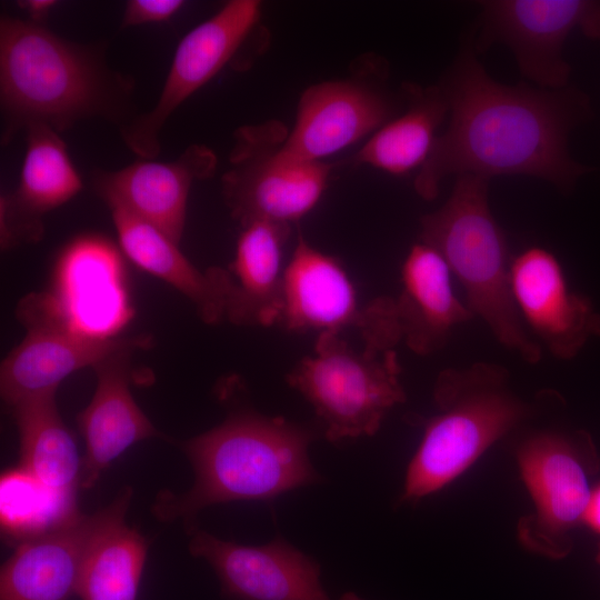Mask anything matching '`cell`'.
Here are the masks:
<instances>
[{
    "label": "cell",
    "mask_w": 600,
    "mask_h": 600,
    "mask_svg": "<svg viewBox=\"0 0 600 600\" xmlns=\"http://www.w3.org/2000/svg\"><path fill=\"white\" fill-rule=\"evenodd\" d=\"M54 398L50 393L12 407L20 438L19 466L50 489L76 493L82 458Z\"/></svg>",
    "instance_id": "cell-25"
},
{
    "label": "cell",
    "mask_w": 600,
    "mask_h": 600,
    "mask_svg": "<svg viewBox=\"0 0 600 600\" xmlns=\"http://www.w3.org/2000/svg\"><path fill=\"white\" fill-rule=\"evenodd\" d=\"M440 86L449 122L414 178L421 198L434 199L449 174L529 176L569 193L594 170L568 149L570 132L592 111L588 94L577 87L497 82L478 60L471 34Z\"/></svg>",
    "instance_id": "cell-1"
},
{
    "label": "cell",
    "mask_w": 600,
    "mask_h": 600,
    "mask_svg": "<svg viewBox=\"0 0 600 600\" xmlns=\"http://www.w3.org/2000/svg\"><path fill=\"white\" fill-rule=\"evenodd\" d=\"M582 523L592 531L600 533V482L591 489Z\"/></svg>",
    "instance_id": "cell-29"
},
{
    "label": "cell",
    "mask_w": 600,
    "mask_h": 600,
    "mask_svg": "<svg viewBox=\"0 0 600 600\" xmlns=\"http://www.w3.org/2000/svg\"><path fill=\"white\" fill-rule=\"evenodd\" d=\"M122 509L103 528L83 563L77 593L81 600H137L148 541L126 521Z\"/></svg>",
    "instance_id": "cell-26"
},
{
    "label": "cell",
    "mask_w": 600,
    "mask_h": 600,
    "mask_svg": "<svg viewBox=\"0 0 600 600\" xmlns=\"http://www.w3.org/2000/svg\"><path fill=\"white\" fill-rule=\"evenodd\" d=\"M517 458L534 506L520 519L518 539L532 552L564 558L572 549V530L582 523L589 477L598 469L594 446L584 432L543 431L527 438Z\"/></svg>",
    "instance_id": "cell-7"
},
{
    "label": "cell",
    "mask_w": 600,
    "mask_h": 600,
    "mask_svg": "<svg viewBox=\"0 0 600 600\" xmlns=\"http://www.w3.org/2000/svg\"><path fill=\"white\" fill-rule=\"evenodd\" d=\"M110 211L122 254L181 292L206 323L226 318L232 286L229 270L214 267L200 271L180 251L179 243L161 230L122 209Z\"/></svg>",
    "instance_id": "cell-22"
},
{
    "label": "cell",
    "mask_w": 600,
    "mask_h": 600,
    "mask_svg": "<svg viewBox=\"0 0 600 600\" xmlns=\"http://www.w3.org/2000/svg\"><path fill=\"white\" fill-rule=\"evenodd\" d=\"M27 150L17 190L1 199V244L34 241L41 218L76 197L82 181L58 131L44 124L27 129Z\"/></svg>",
    "instance_id": "cell-20"
},
{
    "label": "cell",
    "mask_w": 600,
    "mask_h": 600,
    "mask_svg": "<svg viewBox=\"0 0 600 600\" xmlns=\"http://www.w3.org/2000/svg\"><path fill=\"white\" fill-rule=\"evenodd\" d=\"M261 17V2L231 0L179 42L153 109L120 128L122 140L140 159L160 152V131L169 117L244 49Z\"/></svg>",
    "instance_id": "cell-10"
},
{
    "label": "cell",
    "mask_w": 600,
    "mask_h": 600,
    "mask_svg": "<svg viewBox=\"0 0 600 600\" xmlns=\"http://www.w3.org/2000/svg\"><path fill=\"white\" fill-rule=\"evenodd\" d=\"M479 29L471 33L474 49L507 46L521 74L538 88L569 86L571 68L562 50L576 30L600 40V1L489 0L481 1Z\"/></svg>",
    "instance_id": "cell-9"
},
{
    "label": "cell",
    "mask_w": 600,
    "mask_h": 600,
    "mask_svg": "<svg viewBox=\"0 0 600 600\" xmlns=\"http://www.w3.org/2000/svg\"><path fill=\"white\" fill-rule=\"evenodd\" d=\"M393 103L377 87L353 80L326 81L300 97L294 124L279 146L290 159L321 162L391 119Z\"/></svg>",
    "instance_id": "cell-17"
},
{
    "label": "cell",
    "mask_w": 600,
    "mask_h": 600,
    "mask_svg": "<svg viewBox=\"0 0 600 600\" xmlns=\"http://www.w3.org/2000/svg\"><path fill=\"white\" fill-rule=\"evenodd\" d=\"M433 403L436 413L426 420L407 469L404 501H418L452 482L531 413L510 389L507 370L491 362L441 371Z\"/></svg>",
    "instance_id": "cell-5"
},
{
    "label": "cell",
    "mask_w": 600,
    "mask_h": 600,
    "mask_svg": "<svg viewBox=\"0 0 600 600\" xmlns=\"http://www.w3.org/2000/svg\"><path fill=\"white\" fill-rule=\"evenodd\" d=\"M122 252L107 238L84 234L60 253L53 289L46 296L74 332L97 340L119 338L133 316Z\"/></svg>",
    "instance_id": "cell-11"
},
{
    "label": "cell",
    "mask_w": 600,
    "mask_h": 600,
    "mask_svg": "<svg viewBox=\"0 0 600 600\" xmlns=\"http://www.w3.org/2000/svg\"><path fill=\"white\" fill-rule=\"evenodd\" d=\"M394 303L402 341L421 356L442 349L454 328L474 317L458 298L444 258L423 241L413 244L403 260Z\"/></svg>",
    "instance_id": "cell-21"
},
{
    "label": "cell",
    "mask_w": 600,
    "mask_h": 600,
    "mask_svg": "<svg viewBox=\"0 0 600 600\" xmlns=\"http://www.w3.org/2000/svg\"><path fill=\"white\" fill-rule=\"evenodd\" d=\"M18 317L27 328L23 340L2 361L0 390L10 406L56 393L71 373L94 367L127 338L97 340L71 330L44 292L21 300Z\"/></svg>",
    "instance_id": "cell-13"
},
{
    "label": "cell",
    "mask_w": 600,
    "mask_h": 600,
    "mask_svg": "<svg viewBox=\"0 0 600 600\" xmlns=\"http://www.w3.org/2000/svg\"><path fill=\"white\" fill-rule=\"evenodd\" d=\"M489 181L460 174L447 201L421 219V241L447 261L466 303L496 339L529 363L541 358L539 342L524 327L510 286L512 257L489 206Z\"/></svg>",
    "instance_id": "cell-4"
},
{
    "label": "cell",
    "mask_w": 600,
    "mask_h": 600,
    "mask_svg": "<svg viewBox=\"0 0 600 600\" xmlns=\"http://www.w3.org/2000/svg\"><path fill=\"white\" fill-rule=\"evenodd\" d=\"M146 339L127 338L122 346L93 367L97 388L77 422L86 443L80 488L90 489L128 448L163 437L136 403L130 390V357Z\"/></svg>",
    "instance_id": "cell-19"
},
{
    "label": "cell",
    "mask_w": 600,
    "mask_h": 600,
    "mask_svg": "<svg viewBox=\"0 0 600 600\" xmlns=\"http://www.w3.org/2000/svg\"><path fill=\"white\" fill-rule=\"evenodd\" d=\"M408 107L367 140L356 160L392 176H404L423 166L438 138L437 131L449 114L442 87L408 84Z\"/></svg>",
    "instance_id": "cell-24"
},
{
    "label": "cell",
    "mask_w": 600,
    "mask_h": 600,
    "mask_svg": "<svg viewBox=\"0 0 600 600\" xmlns=\"http://www.w3.org/2000/svg\"><path fill=\"white\" fill-rule=\"evenodd\" d=\"M79 513L76 493L48 488L20 466L0 478V522L16 544L48 532Z\"/></svg>",
    "instance_id": "cell-27"
},
{
    "label": "cell",
    "mask_w": 600,
    "mask_h": 600,
    "mask_svg": "<svg viewBox=\"0 0 600 600\" xmlns=\"http://www.w3.org/2000/svg\"><path fill=\"white\" fill-rule=\"evenodd\" d=\"M510 286L524 327L556 358L572 359L600 337V314L587 297L570 290L551 251L533 246L513 257Z\"/></svg>",
    "instance_id": "cell-16"
},
{
    "label": "cell",
    "mask_w": 600,
    "mask_h": 600,
    "mask_svg": "<svg viewBox=\"0 0 600 600\" xmlns=\"http://www.w3.org/2000/svg\"><path fill=\"white\" fill-rule=\"evenodd\" d=\"M393 311L394 299L389 297L360 304L341 263L299 236L284 268L279 326L318 334L354 328L362 337L380 328Z\"/></svg>",
    "instance_id": "cell-12"
},
{
    "label": "cell",
    "mask_w": 600,
    "mask_h": 600,
    "mask_svg": "<svg viewBox=\"0 0 600 600\" xmlns=\"http://www.w3.org/2000/svg\"><path fill=\"white\" fill-rule=\"evenodd\" d=\"M216 166L211 149L192 144L173 161L139 159L116 171L97 172L94 184L109 208L122 209L180 243L191 186L211 177Z\"/></svg>",
    "instance_id": "cell-18"
},
{
    "label": "cell",
    "mask_w": 600,
    "mask_h": 600,
    "mask_svg": "<svg viewBox=\"0 0 600 600\" xmlns=\"http://www.w3.org/2000/svg\"><path fill=\"white\" fill-rule=\"evenodd\" d=\"M339 600H363L353 592H347L340 597Z\"/></svg>",
    "instance_id": "cell-31"
},
{
    "label": "cell",
    "mask_w": 600,
    "mask_h": 600,
    "mask_svg": "<svg viewBox=\"0 0 600 600\" xmlns=\"http://www.w3.org/2000/svg\"><path fill=\"white\" fill-rule=\"evenodd\" d=\"M183 6L181 0H130L123 11L121 28L168 21Z\"/></svg>",
    "instance_id": "cell-28"
},
{
    "label": "cell",
    "mask_w": 600,
    "mask_h": 600,
    "mask_svg": "<svg viewBox=\"0 0 600 600\" xmlns=\"http://www.w3.org/2000/svg\"><path fill=\"white\" fill-rule=\"evenodd\" d=\"M18 6L30 16V21L42 23L50 11L57 6L54 0H26L18 1Z\"/></svg>",
    "instance_id": "cell-30"
},
{
    "label": "cell",
    "mask_w": 600,
    "mask_h": 600,
    "mask_svg": "<svg viewBox=\"0 0 600 600\" xmlns=\"http://www.w3.org/2000/svg\"><path fill=\"white\" fill-rule=\"evenodd\" d=\"M286 134L271 124L241 128L222 187L232 217L241 226L269 221L290 226L309 213L327 188L331 167L297 161L279 152Z\"/></svg>",
    "instance_id": "cell-8"
},
{
    "label": "cell",
    "mask_w": 600,
    "mask_h": 600,
    "mask_svg": "<svg viewBox=\"0 0 600 600\" xmlns=\"http://www.w3.org/2000/svg\"><path fill=\"white\" fill-rule=\"evenodd\" d=\"M130 487L92 514L77 513L63 524L17 544L0 573V600H68L77 593L83 563L103 528L129 508Z\"/></svg>",
    "instance_id": "cell-14"
},
{
    "label": "cell",
    "mask_w": 600,
    "mask_h": 600,
    "mask_svg": "<svg viewBox=\"0 0 600 600\" xmlns=\"http://www.w3.org/2000/svg\"><path fill=\"white\" fill-rule=\"evenodd\" d=\"M189 551L216 571L233 600H330L320 567L281 536L262 546H243L199 530Z\"/></svg>",
    "instance_id": "cell-15"
},
{
    "label": "cell",
    "mask_w": 600,
    "mask_h": 600,
    "mask_svg": "<svg viewBox=\"0 0 600 600\" xmlns=\"http://www.w3.org/2000/svg\"><path fill=\"white\" fill-rule=\"evenodd\" d=\"M133 83L112 71L100 48L64 40L30 20L0 22V101L2 140L20 129L44 124L58 132L77 121L120 120Z\"/></svg>",
    "instance_id": "cell-2"
},
{
    "label": "cell",
    "mask_w": 600,
    "mask_h": 600,
    "mask_svg": "<svg viewBox=\"0 0 600 600\" xmlns=\"http://www.w3.org/2000/svg\"><path fill=\"white\" fill-rule=\"evenodd\" d=\"M316 431L252 410L231 413L221 424L181 442L194 472L192 487L160 491L152 514L160 521H191L202 509L230 501H269L320 476L309 459Z\"/></svg>",
    "instance_id": "cell-3"
},
{
    "label": "cell",
    "mask_w": 600,
    "mask_h": 600,
    "mask_svg": "<svg viewBox=\"0 0 600 600\" xmlns=\"http://www.w3.org/2000/svg\"><path fill=\"white\" fill-rule=\"evenodd\" d=\"M597 560L600 562V543L598 544Z\"/></svg>",
    "instance_id": "cell-32"
},
{
    "label": "cell",
    "mask_w": 600,
    "mask_h": 600,
    "mask_svg": "<svg viewBox=\"0 0 600 600\" xmlns=\"http://www.w3.org/2000/svg\"><path fill=\"white\" fill-rule=\"evenodd\" d=\"M241 227L229 270L232 286L226 318L237 326L278 324L290 226L252 221Z\"/></svg>",
    "instance_id": "cell-23"
},
{
    "label": "cell",
    "mask_w": 600,
    "mask_h": 600,
    "mask_svg": "<svg viewBox=\"0 0 600 600\" xmlns=\"http://www.w3.org/2000/svg\"><path fill=\"white\" fill-rule=\"evenodd\" d=\"M383 339L352 347L341 333L318 334L313 354L287 374L313 408L331 442L373 436L388 412L406 401L396 346Z\"/></svg>",
    "instance_id": "cell-6"
}]
</instances>
